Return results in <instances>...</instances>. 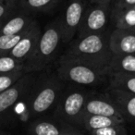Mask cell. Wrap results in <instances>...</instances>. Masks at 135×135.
I'll use <instances>...</instances> for the list:
<instances>
[{"label": "cell", "instance_id": "obj_1", "mask_svg": "<svg viewBox=\"0 0 135 135\" xmlns=\"http://www.w3.org/2000/svg\"><path fill=\"white\" fill-rule=\"evenodd\" d=\"M65 85L56 73L36 78L23 101L27 118L32 121L54 110Z\"/></svg>", "mask_w": 135, "mask_h": 135}, {"label": "cell", "instance_id": "obj_2", "mask_svg": "<svg viewBox=\"0 0 135 135\" xmlns=\"http://www.w3.org/2000/svg\"><path fill=\"white\" fill-rule=\"evenodd\" d=\"M110 32H105L78 37L63 56L109 70L113 54L109 46Z\"/></svg>", "mask_w": 135, "mask_h": 135}, {"label": "cell", "instance_id": "obj_3", "mask_svg": "<svg viewBox=\"0 0 135 135\" xmlns=\"http://www.w3.org/2000/svg\"><path fill=\"white\" fill-rule=\"evenodd\" d=\"M56 73L66 84L91 89L108 81L109 70L62 56L58 59Z\"/></svg>", "mask_w": 135, "mask_h": 135}, {"label": "cell", "instance_id": "obj_4", "mask_svg": "<svg viewBox=\"0 0 135 135\" xmlns=\"http://www.w3.org/2000/svg\"><path fill=\"white\" fill-rule=\"evenodd\" d=\"M61 44H63L61 29L59 20L56 18L42 30L35 52L26 63V72L38 73L45 70L55 60Z\"/></svg>", "mask_w": 135, "mask_h": 135}, {"label": "cell", "instance_id": "obj_5", "mask_svg": "<svg viewBox=\"0 0 135 135\" xmlns=\"http://www.w3.org/2000/svg\"><path fill=\"white\" fill-rule=\"evenodd\" d=\"M91 92L89 88L66 84L53 110V117L79 129L85 103Z\"/></svg>", "mask_w": 135, "mask_h": 135}, {"label": "cell", "instance_id": "obj_6", "mask_svg": "<svg viewBox=\"0 0 135 135\" xmlns=\"http://www.w3.org/2000/svg\"><path fill=\"white\" fill-rule=\"evenodd\" d=\"M35 79L34 73H25L13 86L0 94V125L8 120L18 104L24 101Z\"/></svg>", "mask_w": 135, "mask_h": 135}, {"label": "cell", "instance_id": "obj_7", "mask_svg": "<svg viewBox=\"0 0 135 135\" xmlns=\"http://www.w3.org/2000/svg\"><path fill=\"white\" fill-rule=\"evenodd\" d=\"M109 19H111V5L92 3L84 10L77 32L78 37L105 32Z\"/></svg>", "mask_w": 135, "mask_h": 135}, {"label": "cell", "instance_id": "obj_8", "mask_svg": "<svg viewBox=\"0 0 135 135\" xmlns=\"http://www.w3.org/2000/svg\"><path fill=\"white\" fill-rule=\"evenodd\" d=\"M87 5L85 0H69L61 16L58 17L63 44H69L77 35Z\"/></svg>", "mask_w": 135, "mask_h": 135}, {"label": "cell", "instance_id": "obj_9", "mask_svg": "<svg viewBox=\"0 0 135 135\" xmlns=\"http://www.w3.org/2000/svg\"><path fill=\"white\" fill-rule=\"evenodd\" d=\"M83 115H99L125 121L119 109L107 93L101 94L92 91L87 97Z\"/></svg>", "mask_w": 135, "mask_h": 135}, {"label": "cell", "instance_id": "obj_10", "mask_svg": "<svg viewBox=\"0 0 135 135\" xmlns=\"http://www.w3.org/2000/svg\"><path fill=\"white\" fill-rule=\"evenodd\" d=\"M42 29L40 28L39 23L36 21L21 37L20 42L11 50L10 55L18 60L24 62L25 65L33 56L37 47L40 36H41Z\"/></svg>", "mask_w": 135, "mask_h": 135}, {"label": "cell", "instance_id": "obj_11", "mask_svg": "<svg viewBox=\"0 0 135 135\" xmlns=\"http://www.w3.org/2000/svg\"><path fill=\"white\" fill-rule=\"evenodd\" d=\"M109 46L113 55H135V32L116 28L110 32Z\"/></svg>", "mask_w": 135, "mask_h": 135}, {"label": "cell", "instance_id": "obj_12", "mask_svg": "<svg viewBox=\"0 0 135 135\" xmlns=\"http://www.w3.org/2000/svg\"><path fill=\"white\" fill-rule=\"evenodd\" d=\"M73 126L62 122L53 117V118H38L30 121L28 132L30 135H61Z\"/></svg>", "mask_w": 135, "mask_h": 135}, {"label": "cell", "instance_id": "obj_13", "mask_svg": "<svg viewBox=\"0 0 135 135\" xmlns=\"http://www.w3.org/2000/svg\"><path fill=\"white\" fill-rule=\"evenodd\" d=\"M36 20L32 15L17 11L0 23V35H15L28 31Z\"/></svg>", "mask_w": 135, "mask_h": 135}, {"label": "cell", "instance_id": "obj_14", "mask_svg": "<svg viewBox=\"0 0 135 135\" xmlns=\"http://www.w3.org/2000/svg\"><path fill=\"white\" fill-rule=\"evenodd\" d=\"M107 94L111 99L115 102L118 108L119 109L122 117L125 121L129 120L135 123V95L123 92V91L116 90L109 88L107 90Z\"/></svg>", "mask_w": 135, "mask_h": 135}, {"label": "cell", "instance_id": "obj_15", "mask_svg": "<svg viewBox=\"0 0 135 135\" xmlns=\"http://www.w3.org/2000/svg\"><path fill=\"white\" fill-rule=\"evenodd\" d=\"M126 121L120 119H117L109 117L99 116V115H83L81 118L79 124V129H83L84 131L91 132L95 129H103L109 126L118 125V124H125Z\"/></svg>", "mask_w": 135, "mask_h": 135}, {"label": "cell", "instance_id": "obj_16", "mask_svg": "<svg viewBox=\"0 0 135 135\" xmlns=\"http://www.w3.org/2000/svg\"><path fill=\"white\" fill-rule=\"evenodd\" d=\"M60 1L62 0H18V8L20 11L32 15L52 9Z\"/></svg>", "mask_w": 135, "mask_h": 135}, {"label": "cell", "instance_id": "obj_17", "mask_svg": "<svg viewBox=\"0 0 135 135\" xmlns=\"http://www.w3.org/2000/svg\"><path fill=\"white\" fill-rule=\"evenodd\" d=\"M107 83L109 88L123 91L135 95V75L109 71Z\"/></svg>", "mask_w": 135, "mask_h": 135}, {"label": "cell", "instance_id": "obj_18", "mask_svg": "<svg viewBox=\"0 0 135 135\" xmlns=\"http://www.w3.org/2000/svg\"><path fill=\"white\" fill-rule=\"evenodd\" d=\"M109 71L135 75V55H113Z\"/></svg>", "mask_w": 135, "mask_h": 135}, {"label": "cell", "instance_id": "obj_19", "mask_svg": "<svg viewBox=\"0 0 135 135\" xmlns=\"http://www.w3.org/2000/svg\"><path fill=\"white\" fill-rule=\"evenodd\" d=\"M111 19L115 21L116 28L131 30L135 25V10L132 8L120 9L111 7Z\"/></svg>", "mask_w": 135, "mask_h": 135}, {"label": "cell", "instance_id": "obj_20", "mask_svg": "<svg viewBox=\"0 0 135 135\" xmlns=\"http://www.w3.org/2000/svg\"><path fill=\"white\" fill-rule=\"evenodd\" d=\"M24 62L18 60L10 55H3L0 56V74H8L12 72L25 70Z\"/></svg>", "mask_w": 135, "mask_h": 135}, {"label": "cell", "instance_id": "obj_21", "mask_svg": "<svg viewBox=\"0 0 135 135\" xmlns=\"http://www.w3.org/2000/svg\"><path fill=\"white\" fill-rule=\"evenodd\" d=\"M26 32L15 35H0V56L9 54Z\"/></svg>", "mask_w": 135, "mask_h": 135}, {"label": "cell", "instance_id": "obj_22", "mask_svg": "<svg viewBox=\"0 0 135 135\" xmlns=\"http://www.w3.org/2000/svg\"><path fill=\"white\" fill-rule=\"evenodd\" d=\"M25 73H28V72L21 70V71L8 74H0V94L13 86Z\"/></svg>", "mask_w": 135, "mask_h": 135}, {"label": "cell", "instance_id": "obj_23", "mask_svg": "<svg viewBox=\"0 0 135 135\" xmlns=\"http://www.w3.org/2000/svg\"><path fill=\"white\" fill-rule=\"evenodd\" d=\"M17 11L18 0H0V23Z\"/></svg>", "mask_w": 135, "mask_h": 135}, {"label": "cell", "instance_id": "obj_24", "mask_svg": "<svg viewBox=\"0 0 135 135\" xmlns=\"http://www.w3.org/2000/svg\"><path fill=\"white\" fill-rule=\"evenodd\" d=\"M89 135H128V131L125 124H118L93 131L89 132Z\"/></svg>", "mask_w": 135, "mask_h": 135}, {"label": "cell", "instance_id": "obj_25", "mask_svg": "<svg viewBox=\"0 0 135 135\" xmlns=\"http://www.w3.org/2000/svg\"><path fill=\"white\" fill-rule=\"evenodd\" d=\"M135 5V0H115L113 2V8H120V9H127L131 8Z\"/></svg>", "mask_w": 135, "mask_h": 135}, {"label": "cell", "instance_id": "obj_26", "mask_svg": "<svg viewBox=\"0 0 135 135\" xmlns=\"http://www.w3.org/2000/svg\"><path fill=\"white\" fill-rule=\"evenodd\" d=\"M61 135H84V134L81 132V131L80 129H78V128H76V127H73L72 129H69V131L64 132L63 134H61Z\"/></svg>", "mask_w": 135, "mask_h": 135}, {"label": "cell", "instance_id": "obj_27", "mask_svg": "<svg viewBox=\"0 0 135 135\" xmlns=\"http://www.w3.org/2000/svg\"><path fill=\"white\" fill-rule=\"evenodd\" d=\"M115 0H91L92 3H98V4H107L112 5Z\"/></svg>", "mask_w": 135, "mask_h": 135}, {"label": "cell", "instance_id": "obj_28", "mask_svg": "<svg viewBox=\"0 0 135 135\" xmlns=\"http://www.w3.org/2000/svg\"><path fill=\"white\" fill-rule=\"evenodd\" d=\"M0 135H8L7 134L5 131H0Z\"/></svg>", "mask_w": 135, "mask_h": 135}, {"label": "cell", "instance_id": "obj_29", "mask_svg": "<svg viewBox=\"0 0 135 135\" xmlns=\"http://www.w3.org/2000/svg\"><path fill=\"white\" fill-rule=\"evenodd\" d=\"M131 31H132V32H135V25H134V26L132 27V28L131 29Z\"/></svg>", "mask_w": 135, "mask_h": 135}, {"label": "cell", "instance_id": "obj_30", "mask_svg": "<svg viewBox=\"0 0 135 135\" xmlns=\"http://www.w3.org/2000/svg\"><path fill=\"white\" fill-rule=\"evenodd\" d=\"M132 8V9H134V10H135V5H134V6H133V7H132V8Z\"/></svg>", "mask_w": 135, "mask_h": 135}, {"label": "cell", "instance_id": "obj_31", "mask_svg": "<svg viewBox=\"0 0 135 135\" xmlns=\"http://www.w3.org/2000/svg\"><path fill=\"white\" fill-rule=\"evenodd\" d=\"M90 1H91V0H90Z\"/></svg>", "mask_w": 135, "mask_h": 135}]
</instances>
